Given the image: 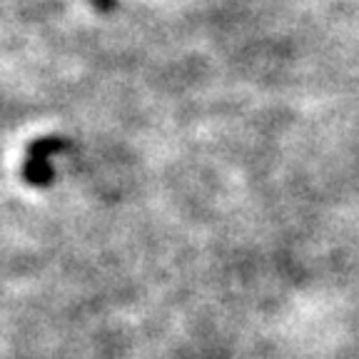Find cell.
Wrapping results in <instances>:
<instances>
[{
  "mask_svg": "<svg viewBox=\"0 0 359 359\" xmlns=\"http://www.w3.org/2000/svg\"><path fill=\"white\" fill-rule=\"evenodd\" d=\"M93 3H95L97 8H107L112 3V0H93Z\"/></svg>",
  "mask_w": 359,
  "mask_h": 359,
  "instance_id": "1",
  "label": "cell"
}]
</instances>
